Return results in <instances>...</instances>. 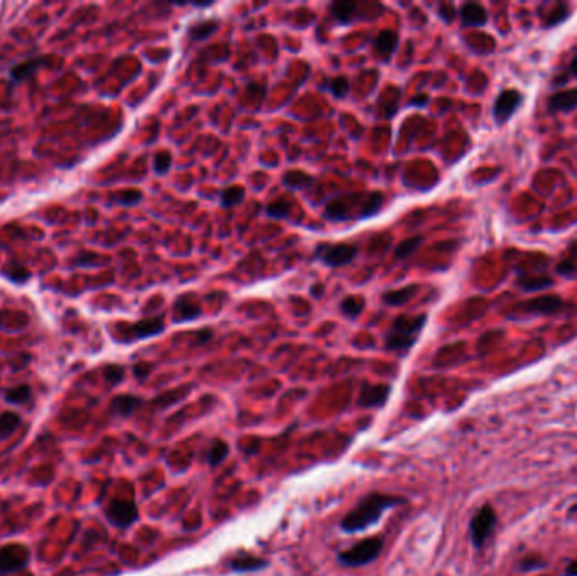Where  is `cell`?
<instances>
[{
	"label": "cell",
	"mask_w": 577,
	"mask_h": 576,
	"mask_svg": "<svg viewBox=\"0 0 577 576\" xmlns=\"http://www.w3.org/2000/svg\"><path fill=\"white\" fill-rule=\"evenodd\" d=\"M142 198V191H139V189L135 188H129L122 189V191L118 193H113V195L110 196V201L115 205H122V207H135Z\"/></svg>",
	"instance_id": "cell-27"
},
{
	"label": "cell",
	"mask_w": 577,
	"mask_h": 576,
	"mask_svg": "<svg viewBox=\"0 0 577 576\" xmlns=\"http://www.w3.org/2000/svg\"><path fill=\"white\" fill-rule=\"evenodd\" d=\"M363 310H365L363 296H346L340 304L341 315L346 316L348 320H356Z\"/></svg>",
	"instance_id": "cell-23"
},
{
	"label": "cell",
	"mask_w": 577,
	"mask_h": 576,
	"mask_svg": "<svg viewBox=\"0 0 577 576\" xmlns=\"http://www.w3.org/2000/svg\"><path fill=\"white\" fill-rule=\"evenodd\" d=\"M22 419L19 414L12 413V411H6L0 414V441L7 439L20 426Z\"/></svg>",
	"instance_id": "cell-26"
},
{
	"label": "cell",
	"mask_w": 577,
	"mask_h": 576,
	"mask_svg": "<svg viewBox=\"0 0 577 576\" xmlns=\"http://www.w3.org/2000/svg\"><path fill=\"white\" fill-rule=\"evenodd\" d=\"M358 247L354 244H328L321 242L314 249V259L321 264L336 269V267L349 266L356 259Z\"/></svg>",
	"instance_id": "cell-5"
},
{
	"label": "cell",
	"mask_w": 577,
	"mask_h": 576,
	"mask_svg": "<svg viewBox=\"0 0 577 576\" xmlns=\"http://www.w3.org/2000/svg\"><path fill=\"white\" fill-rule=\"evenodd\" d=\"M106 519L112 526L118 529H127L139 519V509L135 502L125 499H115L106 505L105 509Z\"/></svg>",
	"instance_id": "cell-7"
},
{
	"label": "cell",
	"mask_w": 577,
	"mask_h": 576,
	"mask_svg": "<svg viewBox=\"0 0 577 576\" xmlns=\"http://www.w3.org/2000/svg\"><path fill=\"white\" fill-rule=\"evenodd\" d=\"M228 566L235 573H253V571L263 570L269 566V561L263 558H257L253 554H238L233 559H230Z\"/></svg>",
	"instance_id": "cell-16"
},
{
	"label": "cell",
	"mask_w": 577,
	"mask_h": 576,
	"mask_svg": "<svg viewBox=\"0 0 577 576\" xmlns=\"http://www.w3.org/2000/svg\"><path fill=\"white\" fill-rule=\"evenodd\" d=\"M383 549V539L382 537H366L363 541L356 542L349 549L343 551L338 554V561L343 566L348 568H360L375 561L380 556Z\"/></svg>",
	"instance_id": "cell-3"
},
{
	"label": "cell",
	"mask_w": 577,
	"mask_h": 576,
	"mask_svg": "<svg viewBox=\"0 0 577 576\" xmlns=\"http://www.w3.org/2000/svg\"><path fill=\"white\" fill-rule=\"evenodd\" d=\"M398 46V36L395 31H390V29H385V31H380L377 34V38L373 39V49L377 53V56L380 57L382 61H390L391 56H394L395 49Z\"/></svg>",
	"instance_id": "cell-13"
},
{
	"label": "cell",
	"mask_w": 577,
	"mask_h": 576,
	"mask_svg": "<svg viewBox=\"0 0 577 576\" xmlns=\"http://www.w3.org/2000/svg\"><path fill=\"white\" fill-rule=\"evenodd\" d=\"M288 212H291V201L280 198V200H275L272 201V203L267 205L265 208V213L269 215L270 218H287Z\"/></svg>",
	"instance_id": "cell-35"
},
{
	"label": "cell",
	"mask_w": 577,
	"mask_h": 576,
	"mask_svg": "<svg viewBox=\"0 0 577 576\" xmlns=\"http://www.w3.org/2000/svg\"><path fill=\"white\" fill-rule=\"evenodd\" d=\"M569 78H577V55L572 57L571 60V63H569V67H567V71L564 73L562 76H557L555 78V85H562V83H566V80H569Z\"/></svg>",
	"instance_id": "cell-38"
},
{
	"label": "cell",
	"mask_w": 577,
	"mask_h": 576,
	"mask_svg": "<svg viewBox=\"0 0 577 576\" xmlns=\"http://www.w3.org/2000/svg\"><path fill=\"white\" fill-rule=\"evenodd\" d=\"M311 294L314 296V298H321V296L324 294V284H321V282L314 284V286L311 287Z\"/></svg>",
	"instance_id": "cell-45"
},
{
	"label": "cell",
	"mask_w": 577,
	"mask_h": 576,
	"mask_svg": "<svg viewBox=\"0 0 577 576\" xmlns=\"http://www.w3.org/2000/svg\"><path fill=\"white\" fill-rule=\"evenodd\" d=\"M151 365L149 364H137L134 367V373H135V377L139 378V380H142V378H146L147 376H149V372H151Z\"/></svg>",
	"instance_id": "cell-41"
},
{
	"label": "cell",
	"mask_w": 577,
	"mask_h": 576,
	"mask_svg": "<svg viewBox=\"0 0 577 576\" xmlns=\"http://www.w3.org/2000/svg\"><path fill=\"white\" fill-rule=\"evenodd\" d=\"M383 207V195L380 191H373L370 193V196L366 198L363 203V210H361L360 220H366V218H372L380 212Z\"/></svg>",
	"instance_id": "cell-32"
},
{
	"label": "cell",
	"mask_w": 577,
	"mask_h": 576,
	"mask_svg": "<svg viewBox=\"0 0 577 576\" xmlns=\"http://www.w3.org/2000/svg\"><path fill=\"white\" fill-rule=\"evenodd\" d=\"M427 104H429V95H426V93H419L417 97H414L409 102V105H414V107H424Z\"/></svg>",
	"instance_id": "cell-42"
},
{
	"label": "cell",
	"mask_w": 577,
	"mask_h": 576,
	"mask_svg": "<svg viewBox=\"0 0 577 576\" xmlns=\"http://www.w3.org/2000/svg\"><path fill=\"white\" fill-rule=\"evenodd\" d=\"M459 15L464 27H480L488 22V12L481 4H464L459 9Z\"/></svg>",
	"instance_id": "cell-15"
},
{
	"label": "cell",
	"mask_w": 577,
	"mask_h": 576,
	"mask_svg": "<svg viewBox=\"0 0 577 576\" xmlns=\"http://www.w3.org/2000/svg\"><path fill=\"white\" fill-rule=\"evenodd\" d=\"M103 376H105V380L109 382L110 385H117V384H120V382L123 380V377H125V369H123L122 365L110 364V365H106L105 370H103Z\"/></svg>",
	"instance_id": "cell-36"
},
{
	"label": "cell",
	"mask_w": 577,
	"mask_h": 576,
	"mask_svg": "<svg viewBox=\"0 0 577 576\" xmlns=\"http://www.w3.org/2000/svg\"><path fill=\"white\" fill-rule=\"evenodd\" d=\"M4 399H6V402H9V404H14V406L26 404V402H29L32 399L31 385H27V384L15 385V388L7 390Z\"/></svg>",
	"instance_id": "cell-25"
},
{
	"label": "cell",
	"mask_w": 577,
	"mask_h": 576,
	"mask_svg": "<svg viewBox=\"0 0 577 576\" xmlns=\"http://www.w3.org/2000/svg\"><path fill=\"white\" fill-rule=\"evenodd\" d=\"M245 200V188L226 186L220 195V205L223 208H233Z\"/></svg>",
	"instance_id": "cell-28"
},
{
	"label": "cell",
	"mask_w": 577,
	"mask_h": 576,
	"mask_svg": "<svg viewBox=\"0 0 577 576\" xmlns=\"http://www.w3.org/2000/svg\"><path fill=\"white\" fill-rule=\"evenodd\" d=\"M140 404H142V399L137 396H132V394H122V396H117L112 399L110 402V413L113 416H118V418H129L139 409Z\"/></svg>",
	"instance_id": "cell-17"
},
{
	"label": "cell",
	"mask_w": 577,
	"mask_h": 576,
	"mask_svg": "<svg viewBox=\"0 0 577 576\" xmlns=\"http://www.w3.org/2000/svg\"><path fill=\"white\" fill-rule=\"evenodd\" d=\"M164 330H166V324H164V320L159 318V316L140 320L137 323H132L129 327H125V341L151 338V336L160 335Z\"/></svg>",
	"instance_id": "cell-10"
},
{
	"label": "cell",
	"mask_w": 577,
	"mask_h": 576,
	"mask_svg": "<svg viewBox=\"0 0 577 576\" xmlns=\"http://www.w3.org/2000/svg\"><path fill=\"white\" fill-rule=\"evenodd\" d=\"M41 64H43V61L41 60H27V61H22V63L15 64V67L11 68V78L15 81V83H20V81H24L26 78L32 76L36 71H38Z\"/></svg>",
	"instance_id": "cell-24"
},
{
	"label": "cell",
	"mask_w": 577,
	"mask_h": 576,
	"mask_svg": "<svg viewBox=\"0 0 577 576\" xmlns=\"http://www.w3.org/2000/svg\"><path fill=\"white\" fill-rule=\"evenodd\" d=\"M562 576H577V559L569 563V565L566 566V570H564Z\"/></svg>",
	"instance_id": "cell-44"
},
{
	"label": "cell",
	"mask_w": 577,
	"mask_h": 576,
	"mask_svg": "<svg viewBox=\"0 0 577 576\" xmlns=\"http://www.w3.org/2000/svg\"><path fill=\"white\" fill-rule=\"evenodd\" d=\"M424 238L422 237H412V238H407V240H403L402 244H398L397 249H395V259L397 261H405V259H409L412 254L415 252V250L419 249L420 245H422Z\"/></svg>",
	"instance_id": "cell-33"
},
{
	"label": "cell",
	"mask_w": 577,
	"mask_h": 576,
	"mask_svg": "<svg viewBox=\"0 0 577 576\" xmlns=\"http://www.w3.org/2000/svg\"><path fill=\"white\" fill-rule=\"evenodd\" d=\"M426 323L427 315L398 316L385 335V348L398 353V355H405L417 343Z\"/></svg>",
	"instance_id": "cell-2"
},
{
	"label": "cell",
	"mask_w": 577,
	"mask_h": 576,
	"mask_svg": "<svg viewBox=\"0 0 577 576\" xmlns=\"http://www.w3.org/2000/svg\"><path fill=\"white\" fill-rule=\"evenodd\" d=\"M2 274H4V277H7L11 282H14V284H24L31 279V270H29L27 267L15 264V262H12V264H7L6 267H4Z\"/></svg>",
	"instance_id": "cell-30"
},
{
	"label": "cell",
	"mask_w": 577,
	"mask_h": 576,
	"mask_svg": "<svg viewBox=\"0 0 577 576\" xmlns=\"http://www.w3.org/2000/svg\"><path fill=\"white\" fill-rule=\"evenodd\" d=\"M569 514H571V516L572 514H577V504H574L571 509H569Z\"/></svg>",
	"instance_id": "cell-47"
},
{
	"label": "cell",
	"mask_w": 577,
	"mask_h": 576,
	"mask_svg": "<svg viewBox=\"0 0 577 576\" xmlns=\"http://www.w3.org/2000/svg\"><path fill=\"white\" fill-rule=\"evenodd\" d=\"M358 198V195H349V196H341V198L329 201L324 208L323 217L329 221H346V220H353V218H358L356 213L353 212V201Z\"/></svg>",
	"instance_id": "cell-11"
},
{
	"label": "cell",
	"mask_w": 577,
	"mask_h": 576,
	"mask_svg": "<svg viewBox=\"0 0 577 576\" xmlns=\"http://www.w3.org/2000/svg\"><path fill=\"white\" fill-rule=\"evenodd\" d=\"M203 316V310H201L200 299L196 294L186 293L181 294L174 301L172 306V318L176 323H188L195 322V320Z\"/></svg>",
	"instance_id": "cell-9"
},
{
	"label": "cell",
	"mask_w": 577,
	"mask_h": 576,
	"mask_svg": "<svg viewBox=\"0 0 577 576\" xmlns=\"http://www.w3.org/2000/svg\"><path fill=\"white\" fill-rule=\"evenodd\" d=\"M562 306V299L559 296H543V298L534 299V301L520 304L522 313L525 315H552Z\"/></svg>",
	"instance_id": "cell-14"
},
{
	"label": "cell",
	"mask_w": 577,
	"mask_h": 576,
	"mask_svg": "<svg viewBox=\"0 0 577 576\" xmlns=\"http://www.w3.org/2000/svg\"><path fill=\"white\" fill-rule=\"evenodd\" d=\"M356 9V2H335L329 6V15H331L335 22L348 26V24H352L354 20Z\"/></svg>",
	"instance_id": "cell-20"
},
{
	"label": "cell",
	"mask_w": 577,
	"mask_h": 576,
	"mask_svg": "<svg viewBox=\"0 0 577 576\" xmlns=\"http://www.w3.org/2000/svg\"><path fill=\"white\" fill-rule=\"evenodd\" d=\"M523 104V95L518 90H503L493 105V117L496 123H505L517 114Z\"/></svg>",
	"instance_id": "cell-8"
},
{
	"label": "cell",
	"mask_w": 577,
	"mask_h": 576,
	"mask_svg": "<svg viewBox=\"0 0 577 576\" xmlns=\"http://www.w3.org/2000/svg\"><path fill=\"white\" fill-rule=\"evenodd\" d=\"M567 18H569V7L564 6V4H557V7H555V9L550 12L549 19L545 20V24L549 27L555 26V24L562 22V20L567 19Z\"/></svg>",
	"instance_id": "cell-37"
},
{
	"label": "cell",
	"mask_w": 577,
	"mask_h": 576,
	"mask_svg": "<svg viewBox=\"0 0 577 576\" xmlns=\"http://www.w3.org/2000/svg\"><path fill=\"white\" fill-rule=\"evenodd\" d=\"M577 107V88L564 90L554 93L549 98L550 112H571Z\"/></svg>",
	"instance_id": "cell-18"
},
{
	"label": "cell",
	"mask_w": 577,
	"mask_h": 576,
	"mask_svg": "<svg viewBox=\"0 0 577 576\" xmlns=\"http://www.w3.org/2000/svg\"><path fill=\"white\" fill-rule=\"evenodd\" d=\"M542 559L538 558H525L520 561V571H531V570H540V568L545 566V563H540Z\"/></svg>",
	"instance_id": "cell-39"
},
{
	"label": "cell",
	"mask_w": 577,
	"mask_h": 576,
	"mask_svg": "<svg viewBox=\"0 0 577 576\" xmlns=\"http://www.w3.org/2000/svg\"><path fill=\"white\" fill-rule=\"evenodd\" d=\"M391 392V388L387 384H377V385H365L361 389L358 404L363 407H382L389 401Z\"/></svg>",
	"instance_id": "cell-12"
},
{
	"label": "cell",
	"mask_w": 577,
	"mask_h": 576,
	"mask_svg": "<svg viewBox=\"0 0 577 576\" xmlns=\"http://www.w3.org/2000/svg\"><path fill=\"white\" fill-rule=\"evenodd\" d=\"M403 502L405 500L401 499V497L387 495V493H368V495L363 497V499L354 505L353 510H349L343 517V521H341V529H343L346 534H354L366 530L377 524L387 510L397 507V505L403 504Z\"/></svg>",
	"instance_id": "cell-1"
},
{
	"label": "cell",
	"mask_w": 577,
	"mask_h": 576,
	"mask_svg": "<svg viewBox=\"0 0 577 576\" xmlns=\"http://www.w3.org/2000/svg\"><path fill=\"white\" fill-rule=\"evenodd\" d=\"M218 29H220V22H218V20H214V19L200 20V22H195L189 26L188 39L193 41V43L206 41L208 38H211L213 34H216Z\"/></svg>",
	"instance_id": "cell-19"
},
{
	"label": "cell",
	"mask_w": 577,
	"mask_h": 576,
	"mask_svg": "<svg viewBox=\"0 0 577 576\" xmlns=\"http://www.w3.org/2000/svg\"><path fill=\"white\" fill-rule=\"evenodd\" d=\"M324 90H328L333 97L336 98H345L349 92V80L346 76H335L326 80V83L323 85Z\"/></svg>",
	"instance_id": "cell-31"
},
{
	"label": "cell",
	"mask_w": 577,
	"mask_h": 576,
	"mask_svg": "<svg viewBox=\"0 0 577 576\" xmlns=\"http://www.w3.org/2000/svg\"><path fill=\"white\" fill-rule=\"evenodd\" d=\"M454 7L452 6H446V4H443V6H439V15L443 18L446 22H451L452 19H454Z\"/></svg>",
	"instance_id": "cell-40"
},
{
	"label": "cell",
	"mask_w": 577,
	"mask_h": 576,
	"mask_svg": "<svg viewBox=\"0 0 577 576\" xmlns=\"http://www.w3.org/2000/svg\"><path fill=\"white\" fill-rule=\"evenodd\" d=\"M228 453H230L228 444H226L223 439H214L208 448V463L211 465V467H216V465L225 462Z\"/></svg>",
	"instance_id": "cell-29"
},
{
	"label": "cell",
	"mask_w": 577,
	"mask_h": 576,
	"mask_svg": "<svg viewBox=\"0 0 577 576\" xmlns=\"http://www.w3.org/2000/svg\"><path fill=\"white\" fill-rule=\"evenodd\" d=\"M152 167H154V172L158 176L166 174V172L171 171L172 167V154L169 151H159L158 154L154 156V163H152Z\"/></svg>",
	"instance_id": "cell-34"
},
{
	"label": "cell",
	"mask_w": 577,
	"mask_h": 576,
	"mask_svg": "<svg viewBox=\"0 0 577 576\" xmlns=\"http://www.w3.org/2000/svg\"><path fill=\"white\" fill-rule=\"evenodd\" d=\"M419 286L417 284H410V286L401 287V289L395 291H387L382 296V301L387 304V306H403L405 303H409L415 294H417Z\"/></svg>",
	"instance_id": "cell-21"
},
{
	"label": "cell",
	"mask_w": 577,
	"mask_h": 576,
	"mask_svg": "<svg viewBox=\"0 0 577 576\" xmlns=\"http://www.w3.org/2000/svg\"><path fill=\"white\" fill-rule=\"evenodd\" d=\"M282 183L287 189H292V191H299V189H306L314 183V178L307 172L299 171V170H292L287 171L286 174L282 176Z\"/></svg>",
	"instance_id": "cell-22"
},
{
	"label": "cell",
	"mask_w": 577,
	"mask_h": 576,
	"mask_svg": "<svg viewBox=\"0 0 577 576\" xmlns=\"http://www.w3.org/2000/svg\"><path fill=\"white\" fill-rule=\"evenodd\" d=\"M29 561H31V549L20 542L6 544L0 548V575H9L24 570Z\"/></svg>",
	"instance_id": "cell-6"
},
{
	"label": "cell",
	"mask_w": 577,
	"mask_h": 576,
	"mask_svg": "<svg viewBox=\"0 0 577 576\" xmlns=\"http://www.w3.org/2000/svg\"><path fill=\"white\" fill-rule=\"evenodd\" d=\"M209 6H213V2H201V4L200 2H193V7H200V9H201V7H209Z\"/></svg>",
	"instance_id": "cell-46"
},
{
	"label": "cell",
	"mask_w": 577,
	"mask_h": 576,
	"mask_svg": "<svg viewBox=\"0 0 577 576\" xmlns=\"http://www.w3.org/2000/svg\"><path fill=\"white\" fill-rule=\"evenodd\" d=\"M196 336H197V338H200V340L196 341V345H203V343H206V341H208L209 338H211L213 331L206 328V330H201L200 333H196Z\"/></svg>",
	"instance_id": "cell-43"
},
{
	"label": "cell",
	"mask_w": 577,
	"mask_h": 576,
	"mask_svg": "<svg viewBox=\"0 0 577 576\" xmlns=\"http://www.w3.org/2000/svg\"><path fill=\"white\" fill-rule=\"evenodd\" d=\"M498 526V516L493 505L485 504L476 510L475 516L469 521V539L476 549H481L492 537Z\"/></svg>",
	"instance_id": "cell-4"
}]
</instances>
